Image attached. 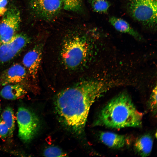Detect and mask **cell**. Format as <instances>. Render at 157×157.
<instances>
[{"mask_svg": "<svg viewBox=\"0 0 157 157\" xmlns=\"http://www.w3.org/2000/svg\"><path fill=\"white\" fill-rule=\"evenodd\" d=\"M104 91L99 81L81 82L59 92L55 101V109L63 123L74 132L84 129L90 108Z\"/></svg>", "mask_w": 157, "mask_h": 157, "instance_id": "1", "label": "cell"}, {"mask_svg": "<svg viewBox=\"0 0 157 157\" xmlns=\"http://www.w3.org/2000/svg\"><path fill=\"white\" fill-rule=\"evenodd\" d=\"M143 114L136 108L129 95L122 93L109 101L100 112L93 125L119 129L138 127Z\"/></svg>", "mask_w": 157, "mask_h": 157, "instance_id": "2", "label": "cell"}, {"mask_svg": "<svg viewBox=\"0 0 157 157\" xmlns=\"http://www.w3.org/2000/svg\"><path fill=\"white\" fill-rule=\"evenodd\" d=\"M70 34L64 41L61 56L65 65L69 68L74 69L85 59L88 46L85 35L75 32Z\"/></svg>", "mask_w": 157, "mask_h": 157, "instance_id": "3", "label": "cell"}, {"mask_svg": "<svg viewBox=\"0 0 157 157\" xmlns=\"http://www.w3.org/2000/svg\"><path fill=\"white\" fill-rule=\"evenodd\" d=\"M127 13L134 20L151 30L157 28V0H125Z\"/></svg>", "mask_w": 157, "mask_h": 157, "instance_id": "4", "label": "cell"}, {"mask_svg": "<svg viewBox=\"0 0 157 157\" xmlns=\"http://www.w3.org/2000/svg\"><path fill=\"white\" fill-rule=\"evenodd\" d=\"M18 136L25 142L31 141L35 136L40 127L39 119L32 110L24 106L19 107L17 113Z\"/></svg>", "mask_w": 157, "mask_h": 157, "instance_id": "5", "label": "cell"}, {"mask_svg": "<svg viewBox=\"0 0 157 157\" xmlns=\"http://www.w3.org/2000/svg\"><path fill=\"white\" fill-rule=\"evenodd\" d=\"M29 37L24 33L16 34L10 40L0 43V64L11 61L23 50L30 42Z\"/></svg>", "mask_w": 157, "mask_h": 157, "instance_id": "6", "label": "cell"}, {"mask_svg": "<svg viewBox=\"0 0 157 157\" xmlns=\"http://www.w3.org/2000/svg\"><path fill=\"white\" fill-rule=\"evenodd\" d=\"M3 16L0 23V43L10 40L16 34L21 22L20 12L15 7L7 10Z\"/></svg>", "mask_w": 157, "mask_h": 157, "instance_id": "7", "label": "cell"}, {"mask_svg": "<svg viewBox=\"0 0 157 157\" xmlns=\"http://www.w3.org/2000/svg\"><path fill=\"white\" fill-rule=\"evenodd\" d=\"M29 4L34 15L47 20L54 19L63 8L60 0H29Z\"/></svg>", "mask_w": 157, "mask_h": 157, "instance_id": "8", "label": "cell"}, {"mask_svg": "<svg viewBox=\"0 0 157 157\" xmlns=\"http://www.w3.org/2000/svg\"><path fill=\"white\" fill-rule=\"evenodd\" d=\"M42 44H37L26 53L23 58V65L34 81L37 78L42 60Z\"/></svg>", "mask_w": 157, "mask_h": 157, "instance_id": "9", "label": "cell"}, {"mask_svg": "<svg viewBox=\"0 0 157 157\" xmlns=\"http://www.w3.org/2000/svg\"><path fill=\"white\" fill-rule=\"evenodd\" d=\"M28 73L24 66L16 63L4 70L0 75V85L18 84L23 86L27 79Z\"/></svg>", "mask_w": 157, "mask_h": 157, "instance_id": "10", "label": "cell"}, {"mask_svg": "<svg viewBox=\"0 0 157 157\" xmlns=\"http://www.w3.org/2000/svg\"><path fill=\"white\" fill-rule=\"evenodd\" d=\"M101 142L106 146L113 149L124 147L126 143V137L124 135L110 132H102L99 135Z\"/></svg>", "mask_w": 157, "mask_h": 157, "instance_id": "11", "label": "cell"}, {"mask_svg": "<svg viewBox=\"0 0 157 157\" xmlns=\"http://www.w3.org/2000/svg\"><path fill=\"white\" fill-rule=\"evenodd\" d=\"M109 22L117 31L129 34L138 40H140L142 39L140 34L125 20L113 16L109 17Z\"/></svg>", "mask_w": 157, "mask_h": 157, "instance_id": "12", "label": "cell"}, {"mask_svg": "<svg viewBox=\"0 0 157 157\" xmlns=\"http://www.w3.org/2000/svg\"><path fill=\"white\" fill-rule=\"evenodd\" d=\"M26 93V91L24 86L18 84L5 85L0 92V95L2 97L11 100L21 98Z\"/></svg>", "mask_w": 157, "mask_h": 157, "instance_id": "13", "label": "cell"}, {"mask_svg": "<svg viewBox=\"0 0 157 157\" xmlns=\"http://www.w3.org/2000/svg\"><path fill=\"white\" fill-rule=\"evenodd\" d=\"M153 138L149 134H145L139 137L136 140L134 148L137 153L142 157L148 156L152 149Z\"/></svg>", "mask_w": 157, "mask_h": 157, "instance_id": "14", "label": "cell"}, {"mask_svg": "<svg viewBox=\"0 0 157 157\" xmlns=\"http://www.w3.org/2000/svg\"><path fill=\"white\" fill-rule=\"evenodd\" d=\"M1 118L8 128V136L12 138L15 129V116L13 108L10 106L6 107L1 114Z\"/></svg>", "mask_w": 157, "mask_h": 157, "instance_id": "15", "label": "cell"}, {"mask_svg": "<svg viewBox=\"0 0 157 157\" xmlns=\"http://www.w3.org/2000/svg\"><path fill=\"white\" fill-rule=\"evenodd\" d=\"M92 9L97 13H108L110 4L106 0H88Z\"/></svg>", "mask_w": 157, "mask_h": 157, "instance_id": "16", "label": "cell"}, {"mask_svg": "<svg viewBox=\"0 0 157 157\" xmlns=\"http://www.w3.org/2000/svg\"><path fill=\"white\" fill-rule=\"evenodd\" d=\"M65 10L78 12L82 8V0H60Z\"/></svg>", "mask_w": 157, "mask_h": 157, "instance_id": "17", "label": "cell"}, {"mask_svg": "<svg viewBox=\"0 0 157 157\" xmlns=\"http://www.w3.org/2000/svg\"><path fill=\"white\" fill-rule=\"evenodd\" d=\"M44 155L46 157H63L67 155L60 148L54 146L46 148L44 151Z\"/></svg>", "mask_w": 157, "mask_h": 157, "instance_id": "18", "label": "cell"}, {"mask_svg": "<svg viewBox=\"0 0 157 157\" xmlns=\"http://www.w3.org/2000/svg\"><path fill=\"white\" fill-rule=\"evenodd\" d=\"M157 88L156 86L152 91L149 102V108L154 113H156L157 110Z\"/></svg>", "mask_w": 157, "mask_h": 157, "instance_id": "19", "label": "cell"}, {"mask_svg": "<svg viewBox=\"0 0 157 157\" xmlns=\"http://www.w3.org/2000/svg\"><path fill=\"white\" fill-rule=\"evenodd\" d=\"M8 128L4 121L0 118V137L5 139L8 136Z\"/></svg>", "mask_w": 157, "mask_h": 157, "instance_id": "20", "label": "cell"}, {"mask_svg": "<svg viewBox=\"0 0 157 157\" xmlns=\"http://www.w3.org/2000/svg\"><path fill=\"white\" fill-rule=\"evenodd\" d=\"M7 0H0V15L3 16L7 10L6 8Z\"/></svg>", "mask_w": 157, "mask_h": 157, "instance_id": "21", "label": "cell"}, {"mask_svg": "<svg viewBox=\"0 0 157 157\" xmlns=\"http://www.w3.org/2000/svg\"><path fill=\"white\" fill-rule=\"evenodd\" d=\"M1 105L0 104V111H1Z\"/></svg>", "mask_w": 157, "mask_h": 157, "instance_id": "22", "label": "cell"}]
</instances>
